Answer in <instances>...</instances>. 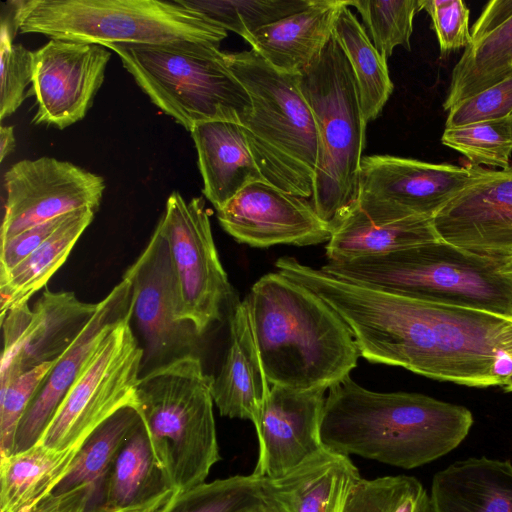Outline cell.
<instances>
[{
	"instance_id": "cell-24",
	"label": "cell",
	"mask_w": 512,
	"mask_h": 512,
	"mask_svg": "<svg viewBox=\"0 0 512 512\" xmlns=\"http://www.w3.org/2000/svg\"><path fill=\"white\" fill-rule=\"evenodd\" d=\"M203 179V193L216 211L247 185L262 181L243 127L233 121H209L190 130Z\"/></svg>"
},
{
	"instance_id": "cell-26",
	"label": "cell",
	"mask_w": 512,
	"mask_h": 512,
	"mask_svg": "<svg viewBox=\"0 0 512 512\" xmlns=\"http://www.w3.org/2000/svg\"><path fill=\"white\" fill-rule=\"evenodd\" d=\"M433 512H512V464L487 457L454 462L437 472Z\"/></svg>"
},
{
	"instance_id": "cell-38",
	"label": "cell",
	"mask_w": 512,
	"mask_h": 512,
	"mask_svg": "<svg viewBox=\"0 0 512 512\" xmlns=\"http://www.w3.org/2000/svg\"><path fill=\"white\" fill-rule=\"evenodd\" d=\"M55 361L43 363L0 386V456L13 453L18 426Z\"/></svg>"
},
{
	"instance_id": "cell-32",
	"label": "cell",
	"mask_w": 512,
	"mask_h": 512,
	"mask_svg": "<svg viewBox=\"0 0 512 512\" xmlns=\"http://www.w3.org/2000/svg\"><path fill=\"white\" fill-rule=\"evenodd\" d=\"M140 421L138 411L132 406L113 414L84 441L69 470L50 495L90 488L98 494L100 502L103 484L112 463Z\"/></svg>"
},
{
	"instance_id": "cell-27",
	"label": "cell",
	"mask_w": 512,
	"mask_h": 512,
	"mask_svg": "<svg viewBox=\"0 0 512 512\" xmlns=\"http://www.w3.org/2000/svg\"><path fill=\"white\" fill-rule=\"evenodd\" d=\"M437 240L440 239L432 218L410 217L378 224L354 204L334 225L326 245V256L328 261H345Z\"/></svg>"
},
{
	"instance_id": "cell-46",
	"label": "cell",
	"mask_w": 512,
	"mask_h": 512,
	"mask_svg": "<svg viewBox=\"0 0 512 512\" xmlns=\"http://www.w3.org/2000/svg\"><path fill=\"white\" fill-rule=\"evenodd\" d=\"M15 135L13 126H2L0 129V161L10 155L15 148Z\"/></svg>"
},
{
	"instance_id": "cell-44",
	"label": "cell",
	"mask_w": 512,
	"mask_h": 512,
	"mask_svg": "<svg viewBox=\"0 0 512 512\" xmlns=\"http://www.w3.org/2000/svg\"><path fill=\"white\" fill-rule=\"evenodd\" d=\"M512 17V0L490 1L476 20L471 31V41L491 32Z\"/></svg>"
},
{
	"instance_id": "cell-1",
	"label": "cell",
	"mask_w": 512,
	"mask_h": 512,
	"mask_svg": "<svg viewBox=\"0 0 512 512\" xmlns=\"http://www.w3.org/2000/svg\"><path fill=\"white\" fill-rule=\"evenodd\" d=\"M297 282L345 320L370 362L512 392V316L413 300L306 266Z\"/></svg>"
},
{
	"instance_id": "cell-45",
	"label": "cell",
	"mask_w": 512,
	"mask_h": 512,
	"mask_svg": "<svg viewBox=\"0 0 512 512\" xmlns=\"http://www.w3.org/2000/svg\"><path fill=\"white\" fill-rule=\"evenodd\" d=\"M247 512H291L289 508L268 488V479L266 486V494L264 498L255 506L251 507Z\"/></svg>"
},
{
	"instance_id": "cell-42",
	"label": "cell",
	"mask_w": 512,
	"mask_h": 512,
	"mask_svg": "<svg viewBox=\"0 0 512 512\" xmlns=\"http://www.w3.org/2000/svg\"><path fill=\"white\" fill-rule=\"evenodd\" d=\"M70 213L40 223L7 239L0 244V277L10 272L23 259L46 241L65 221Z\"/></svg>"
},
{
	"instance_id": "cell-37",
	"label": "cell",
	"mask_w": 512,
	"mask_h": 512,
	"mask_svg": "<svg viewBox=\"0 0 512 512\" xmlns=\"http://www.w3.org/2000/svg\"><path fill=\"white\" fill-rule=\"evenodd\" d=\"M346 4L358 10L369 38L384 58L388 59L397 46L410 50L420 0H346Z\"/></svg>"
},
{
	"instance_id": "cell-29",
	"label": "cell",
	"mask_w": 512,
	"mask_h": 512,
	"mask_svg": "<svg viewBox=\"0 0 512 512\" xmlns=\"http://www.w3.org/2000/svg\"><path fill=\"white\" fill-rule=\"evenodd\" d=\"M94 213L89 208L71 212L46 241L0 277L1 317L10 309L28 303L48 283L92 222Z\"/></svg>"
},
{
	"instance_id": "cell-2",
	"label": "cell",
	"mask_w": 512,
	"mask_h": 512,
	"mask_svg": "<svg viewBox=\"0 0 512 512\" xmlns=\"http://www.w3.org/2000/svg\"><path fill=\"white\" fill-rule=\"evenodd\" d=\"M473 425L466 407L407 392H375L350 375L329 388L321 420L325 446L412 469L455 449Z\"/></svg>"
},
{
	"instance_id": "cell-12",
	"label": "cell",
	"mask_w": 512,
	"mask_h": 512,
	"mask_svg": "<svg viewBox=\"0 0 512 512\" xmlns=\"http://www.w3.org/2000/svg\"><path fill=\"white\" fill-rule=\"evenodd\" d=\"M473 168L391 155L364 156L357 207L374 223L433 218L471 180Z\"/></svg>"
},
{
	"instance_id": "cell-6",
	"label": "cell",
	"mask_w": 512,
	"mask_h": 512,
	"mask_svg": "<svg viewBox=\"0 0 512 512\" xmlns=\"http://www.w3.org/2000/svg\"><path fill=\"white\" fill-rule=\"evenodd\" d=\"M211 384L200 357L188 355L141 375L137 385L135 408L176 493L205 482L221 459Z\"/></svg>"
},
{
	"instance_id": "cell-41",
	"label": "cell",
	"mask_w": 512,
	"mask_h": 512,
	"mask_svg": "<svg viewBox=\"0 0 512 512\" xmlns=\"http://www.w3.org/2000/svg\"><path fill=\"white\" fill-rule=\"evenodd\" d=\"M431 20L441 53L466 48L470 43L469 8L462 0H420Z\"/></svg>"
},
{
	"instance_id": "cell-19",
	"label": "cell",
	"mask_w": 512,
	"mask_h": 512,
	"mask_svg": "<svg viewBox=\"0 0 512 512\" xmlns=\"http://www.w3.org/2000/svg\"><path fill=\"white\" fill-rule=\"evenodd\" d=\"M324 392L271 386L254 424L259 444L254 475L280 477L324 446L321 439Z\"/></svg>"
},
{
	"instance_id": "cell-35",
	"label": "cell",
	"mask_w": 512,
	"mask_h": 512,
	"mask_svg": "<svg viewBox=\"0 0 512 512\" xmlns=\"http://www.w3.org/2000/svg\"><path fill=\"white\" fill-rule=\"evenodd\" d=\"M343 512H433L421 482L407 475L360 478L352 487Z\"/></svg>"
},
{
	"instance_id": "cell-16",
	"label": "cell",
	"mask_w": 512,
	"mask_h": 512,
	"mask_svg": "<svg viewBox=\"0 0 512 512\" xmlns=\"http://www.w3.org/2000/svg\"><path fill=\"white\" fill-rule=\"evenodd\" d=\"M110 52L103 46L51 39L34 51L33 124L64 129L82 120L101 87Z\"/></svg>"
},
{
	"instance_id": "cell-3",
	"label": "cell",
	"mask_w": 512,
	"mask_h": 512,
	"mask_svg": "<svg viewBox=\"0 0 512 512\" xmlns=\"http://www.w3.org/2000/svg\"><path fill=\"white\" fill-rule=\"evenodd\" d=\"M245 300L271 386L326 391L357 366L361 355L348 324L302 284L270 272L254 283Z\"/></svg>"
},
{
	"instance_id": "cell-30",
	"label": "cell",
	"mask_w": 512,
	"mask_h": 512,
	"mask_svg": "<svg viewBox=\"0 0 512 512\" xmlns=\"http://www.w3.org/2000/svg\"><path fill=\"white\" fill-rule=\"evenodd\" d=\"M512 76V17L491 32L471 41L452 70L443 103L450 110Z\"/></svg>"
},
{
	"instance_id": "cell-31",
	"label": "cell",
	"mask_w": 512,
	"mask_h": 512,
	"mask_svg": "<svg viewBox=\"0 0 512 512\" xmlns=\"http://www.w3.org/2000/svg\"><path fill=\"white\" fill-rule=\"evenodd\" d=\"M333 35L354 73L364 119L367 123L373 121L393 91L387 59L376 50L365 28L347 4L338 14Z\"/></svg>"
},
{
	"instance_id": "cell-21",
	"label": "cell",
	"mask_w": 512,
	"mask_h": 512,
	"mask_svg": "<svg viewBox=\"0 0 512 512\" xmlns=\"http://www.w3.org/2000/svg\"><path fill=\"white\" fill-rule=\"evenodd\" d=\"M271 385L256 347L247 302L236 304L229 319V343L211 393L220 414L256 423Z\"/></svg>"
},
{
	"instance_id": "cell-13",
	"label": "cell",
	"mask_w": 512,
	"mask_h": 512,
	"mask_svg": "<svg viewBox=\"0 0 512 512\" xmlns=\"http://www.w3.org/2000/svg\"><path fill=\"white\" fill-rule=\"evenodd\" d=\"M127 270L133 281L131 322L143 350L141 375L197 355L201 336L193 324L179 319V295L169 247L158 226Z\"/></svg>"
},
{
	"instance_id": "cell-17",
	"label": "cell",
	"mask_w": 512,
	"mask_h": 512,
	"mask_svg": "<svg viewBox=\"0 0 512 512\" xmlns=\"http://www.w3.org/2000/svg\"><path fill=\"white\" fill-rule=\"evenodd\" d=\"M472 168L471 180L432 218L434 229L442 241L504 260L512 256V168Z\"/></svg>"
},
{
	"instance_id": "cell-7",
	"label": "cell",
	"mask_w": 512,
	"mask_h": 512,
	"mask_svg": "<svg viewBox=\"0 0 512 512\" xmlns=\"http://www.w3.org/2000/svg\"><path fill=\"white\" fill-rule=\"evenodd\" d=\"M149 99L187 130L209 121L242 123L252 110L227 52L193 41L165 44L109 43Z\"/></svg>"
},
{
	"instance_id": "cell-14",
	"label": "cell",
	"mask_w": 512,
	"mask_h": 512,
	"mask_svg": "<svg viewBox=\"0 0 512 512\" xmlns=\"http://www.w3.org/2000/svg\"><path fill=\"white\" fill-rule=\"evenodd\" d=\"M4 187L1 240L80 209L96 211L105 182L71 162L40 157L13 164L4 174Z\"/></svg>"
},
{
	"instance_id": "cell-28",
	"label": "cell",
	"mask_w": 512,
	"mask_h": 512,
	"mask_svg": "<svg viewBox=\"0 0 512 512\" xmlns=\"http://www.w3.org/2000/svg\"><path fill=\"white\" fill-rule=\"evenodd\" d=\"M83 443L62 450L37 443L25 451L1 458L0 512H28L49 496L69 470Z\"/></svg>"
},
{
	"instance_id": "cell-47",
	"label": "cell",
	"mask_w": 512,
	"mask_h": 512,
	"mask_svg": "<svg viewBox=\"0 0 512 512\" xmlns=\"http://www.w3.org/2000/svg\"><path fill=\"white\" fill-rule=\"evenodd\" d=\"M502 272L512 280V256L502 261Z\"/></svg>"
},
{
	"instance_id": "cell-15",
	"label": "cell",
	"mask_w": 512,
	"mask_h": 512,
	"mask_svg": "<svg viewBox=\"0 0 512 512\" xmlns=\"http://www.w3.org/2000/svg\"><path fill=\"white\" fill-rule=\"evenodd\" d=\"M97 307L98 303L79 300L74 292L45 289L33 308L24 303L10 309L1 317L4 340L1 385L43 363L56 361L84 329Z\"/></svg>"
},
{
	"instance_id": "cell-8",
	"label": "cell",
	"mask_w": 512,
	"mask_h": 512,
	"mask_svg": "<svg viewBox=\"0 0 512 512\" xmlns=\"http://www.w3.org/2000/svg\"><path fill=\"white\" fill-rule=\"evenodd\" d=\"M299 83L318 136L311 203L332 230L356 202L367 125L354 73L334 35Z\"/></svg>"
},
{
	"instance_id": "cell-43",
	"label": "cell",
	"mask_w": 512,
	"mask_h": 512,
	"mask_svg": "<svg viewBox=\"0 0 512 512\" xmlns=\"http://www.w3.org/2000/svg\"><path fill=\"white\" fill-rule=\"evenodd\" d=\"M98 494L90 488L49 495L28 512H94Z\"/></svg>"
},
{
	"instance_id": "cell-33",
	"label": "cell",
	"mask_w": 512,
	"mask_h": 512,
	"mask_svg": "<svg viewBox=\"0 0 512 512\" xmlns=\"http://www.w3.org/2000/svg\"><path fill=\"white\" fill-rule=\"evenodd\" d=\"M267 478L235 475L174 494L155 512H247L266 494Z\"/></svg>"
},
{
	"instance_id": "cell-22",
	"label": "cell",
	"mask_w": 512,
	"mask_h": 512,
	"mask_svg": "<svg viewBox=\"0 0 512 512\" xmlns=\"http://www.w3.org/2000/svg\"><path fill=\"white\" fill-rule=\"evenodd\" d=\"M175 493L141 420L119 449L95 512H155Z\"/></svg>"
},
{
	"instance_id": "cell-34",
	"label": "cell",
	"mask_w": 512,
	"mask_h": 512,
	"mask_svg": "<svg viewBox=\"0 0 512 512\" xmlns=\"http://www.w3.org/2000/svg\"><path fill=\"white\" fill-rule=\"evenodd\" d=\"M244 40L260 28L307 8L312 0H177Z\"/></svg>"
},
{
	"instance_id": "cell-23",
	"label": "cell",
	"mask_w": 512,
	"mask_h": 512,
	"mask_svg": "<svg viewBox=\"0 0 512 512\" xmlns=\"http://www.w3.org/2000/svg\"><path fill=\"white\" fill-rule=\"evenodd\" d=\"M345 4L346 0H312L307 8L260 28L245 41L275 69L299 75L332 38Z\"/></svg>"
},
{
	"instance_id": "cell-5",
	"label": "cell",
	"mask_w": 512,
	"mask_h": 512,
	"mask_svg": "<svg viewBox=\"0 0 512 512\" xmlns=\"http://www.w3.org/2000/svg\"><path fill=\"white\" fill-rule=\"evenodd\" d=\"M227 58L251 99L241 125L263 178L286 193L312 198L318 136L299 75L275 69L252 49Z\"/></svg>"
},
{
	"instance_id": "cell-10",
	"label": "cell",
	"mask_w": 512,
	"mask_h": 512,
	"mask_svg": "<svg viewBox=\"0 0 512 512\" xmlns=\"http://www.w3.org/2000/svg\"><path fill=\"white\" fill-rule=\"evenodd\" d=\"M142 360L130 314L98 343L38 443L58 450L81 444L117 411L135 407Z\"/></svg>"
},
{
	"instance_id": "cell-4",
	"label": "cell",
	"mask_w": 512,
	"mask_h": 512,
	"mask_svg": "<svg viewBox=\"0 0 512 512\" xmlns=\"http://www.w3.org/2000/svg\"><path fill=\"white\" fill-rule=\"evenodd\" d=\"M502 261L437 240L382 255L328 261L320 270L413 300L512 316V280L502 272Z\"/></svg>"
},
{
	"instance_id": "cell-36",
	"label": "cell",
	"mask_w": 512,
	"mask_h": 512,
	"mask_svg": "<svg viewBox=\"0 0 512 512\" xmlns=\"http://www.w3.org/2000/svg\"><path fill=\"white\" fill-rule=\"evenodd\" d=\"M441 142L464 155L472 165L509 168L512 155V116L445 128Z\"/></svg>"
},
{
	"instance_id": "cell-11",
	"label": "cell",
	"mask_w": 512,
	"mask_h": 512,
	"mask_svg": "<svg viewBox=\"0 0 512 512\" xmlns=\"http://www.w3.org/2000/svg\"><path fill=\"white\" fill-rule=\"evenodd\" d=\"M157 226L169 247L179 295V319L193 324L202 336L220 320L231 290L203 198L187 201L174 191Z\"/></svg>"
},
{
	"instance_id": "cell-18",
	"label": "cell",
	"mask_w": 512,
	"mask_h": 512,
	"mask_svg": "<svg viewBox=\"0 0 512 512\" xmlns=\"http://www.w3.org/2000/svg\"><path fill=\"white\" fill-rule=\"evenodd\" d=\"M217 218L237 242L260 248L315 245L328 242L332 234L307 199L264 180L244 187L217 210Z\"/></svg>"
},
{
	"instance_id": "cell-25",
	"label": "cell",
	"mask_w": 512,
	"mask_h": 512,
	"mask_svg": "<svg viewBox=\"0 0 512 512\" xmlns=\"http://www.w3.org/2000/svg\"><path fill=\"white\" fill-rule=\"evenodd\" d=\"M360 478L349 456L324 445L284 475L267 479L269 490L291 512H343Z\"/></svg>"
},
{
	"instance_id": "cell-20",
	"label": "cell",
	"mask_w": 512,
	"mask_h": 512,
	"mask_svg": "<svg viewBox=\"0 0 512 512\" xmlns=\"http://www.w3.org/2000/svg\"><path fill=\"white\" fill-rule=\"evenodd\" d=\"M132 295V276L126 270L122 280L98 302L97 310L84 329L55 361L42 381L18 426L12 454L25 451L40 441L66 393L98 343L113 327L131 314Z\"/></svg>"
},
{
	"instance_id": "cell-40",
	"label": "cell",
	"mask_w": 512,
	"mask_h": 512,
	"mask_svg": "<svg viewBox=\"0 0 512 512\" xmlns=\"http://www.w3.org/2000/svg\"><path fill=\"white\" fill-rule=\"evenodd\" d=\"M512 116V76L453 106L445 128Z\"/></svg>"
},
{
	"instance_id": "cell-39",
	"label": "cell",
	"mask_w": 512,
	"mask_h": 512,
	"mask_svg": "<svg viewBox=\"0 0 512 512\" xmlns=\"http://www.w3.org/2000/svg\"><path fill=\"white\" fill-rule=\"evenodd\" d=\"M34 52L19 43L0 40V118L13 114L22 104L33 79Z\"/></svg>"
},
{
	"instance_id": "cell-9",
	"label": "cell",
	"mask_w": 512,
	"mask_h": 512,
	"mask_svg": "<svg viewBox=\"0 0 512 512\" xmlns=\"http://www.w3.org/2000/svg\"><path fill=\"white\" fill-rule=\"evenodd\" d=\"M22 33L104 46L179 41L219 46L227 31L177 0L17 1Z\"/></svg>"
}]
</instances>
